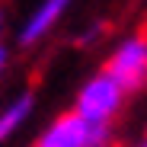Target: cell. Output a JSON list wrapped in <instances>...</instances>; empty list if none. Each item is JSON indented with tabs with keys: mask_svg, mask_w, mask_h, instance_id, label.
<instances>
[{
	"mask_svg": "<svg viewBox=\"0 0 147 147\" xmlns=\"http://www.w3.org/2000/svg\"><path fill=\"white\" fill-rule=\"evenodd\" d=\"M102 141H106V121H90L74 109L61 115L55 121V128L35 147H99Z\"/></svg>",
	"mask_w": 147,
	"mask_h": 147,
	"instance_id": "cell-1",
	"label": "cell"
},
{
	"mask_svg": "<svg viewBox=\"0 0 147 147\" xmlns=\"http://www.w3.org/2000/svg\"><path fill=\"white\" fill-rule=\"evenodd\" d=\"M102 74L121 86V90H138L147 80V38H131L128 45H121L118 51L106 61Z\"/></svg>",
	"mask_w": 147,
	"mask_h": 147,
	"instance_id": "cell-2",
	"label": "cell"
},
{
	"mask_svg": "<svg viewBox=\"0 0 147 147\" xmlns=\"http://www.w3.org/2000/svg\"><path fill=\"white\" fill-rule=\"evenodd\" d=\"M121 93H125V90H121L109 74H99L96 80H90L83 86L80 102H77V112L83 118H90V121H109L112 112L121 102Z\"/></svg>",
	"mask_w": 147,
	"mask_h": 147,
	"instance_id": "cell-3",
	"label": "cell"
},
{
	"mask_svg": "<svg viewBox=\"0 0 147 147\" xmlns=\"http://www.w3.org/2000/svg\"><path fill=\"white\" fill-rule=\"evenodd\" d=\"M64 7H67V0H48V3L38 10V16L29 22V29L22 32V42H26V45H29V42H35V38H38V35H42L48 26H51L55 19H58V13H61Z\"/></svg>",
	"mask_w": 147,
	"mask_h": 147,
	"instance_id": "cell-4",
	"label": "cell"
},
{
	"mask_svg": "<svg viewBox=\"0 0 147 147\" xmlns=\"http://www.w3.org/2000/svg\"><path fill=\"white\" fill-rule=\"evenodd\" d=\"M29 106H32V96H22V99H19V102H16L7 115H0V138H3V134H10V131L16 128V121L29 112Z\"/></svg>",
	"mask_w": 147,
	"mask_h": 147,
	"instance_id": "cell-5",
	"label": "cell"
},
{
	"mask_svg": "<svg viewBox=\"0 0 147 147\" xmlns=\"http://www.w3.org/2000/svg\"><path fill=\"white\" fill-rule=\"evenodd\" d=\"M0 64H3V51H0Z\"/></svg>",
	"mask_w": 147,
	"mask_h": 147,
	"instance_id": "cell-6",
	"label": "cell"
},
{
	"mask_svg": "<svg viewBox=\"0 0 147 147\" xmlns=\"http://www.w3.org/2000/svg\"><path fill=\"white\" fill-rule=\"evenodd\" d=\"M144 147H147V144H144Z\"/></svg>",
	"mask_w": 147,
	"mask_h": 147,
	"instance_id": "cell-7",
	"label": "cell"
}]
</instances>
